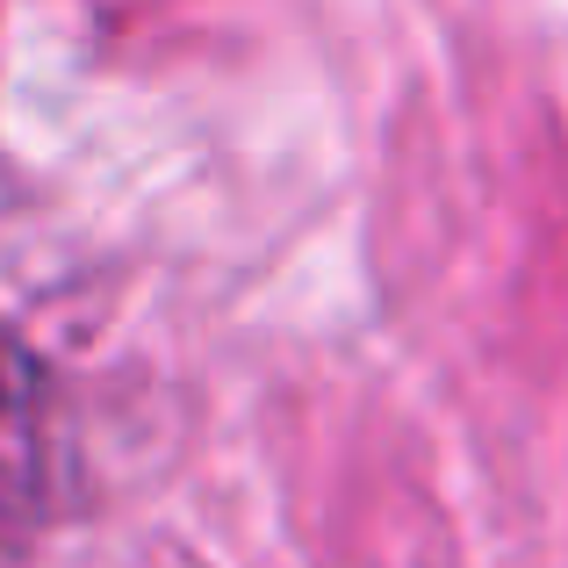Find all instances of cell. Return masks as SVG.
<instances>
[{
  "label": "cell",
  "instance_id": "obj_1",
  "mask_svg": "<svg viewBox=\"0 0 568 568\" xmlns=\"http://www.w3.org/2000/svg\"><path fill=\"white\" fill-rule=\"evenodd\" d=\"M0 403H8V367H0Z\"/></svg>",
  "mask_w": 568,
  "mask_h": 568
}]
</instances>
